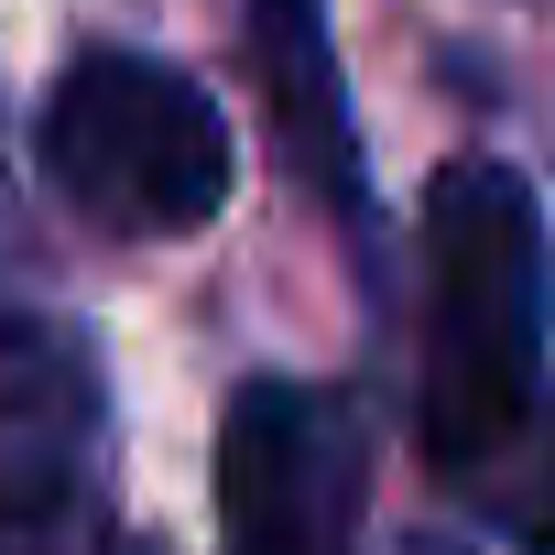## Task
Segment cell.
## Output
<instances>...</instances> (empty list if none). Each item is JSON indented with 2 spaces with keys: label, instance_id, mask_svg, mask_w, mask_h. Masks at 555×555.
Returning a JSON list of instances; mask_svg holds the SVG:
<instances>
[{
  "label": "cell",
  "instance_id": "cell-1",
  "mask_svg": "<svg viewBox=\"0 0 555 555\" xmlns=\"http://www.w3.org/2000/svg\"><path fill=\"white\" fill-rule=\"evenodd\" d=\"M544 327H555L544 207L512 164L457 153L425 185V382H414V425H425L436 479L479 490L490 457L544 414Z\"/></svg>",
  "mask_w": 555,
  "mask_h": 555
},
{
  "label": "cell",
  "instance_id": "cell-2",
  "mask_svg": "<svg viewBox=\"0 0 555 555\" xmlns=\"http://www.w3.org/2000/svg\"><path fill=\"white\" fill-rule=\"evenodd\" d=\"M55 196L109 240H185L229 207V120L218 99L131 44H88L34 131Z\"/></svg>",
  "mask_w": 555,
  "mask_h": 555
},
{
  "label": "cell",
  "instance_id": "cell-3",
  "mask_svg": "<svg viewBox=\"0 0 555 555\" xmlns=\"http://www.w3.org/2000/svg\"><path fill=\"white\" fill-rule=\"evenodd\" d=\"M360 414L317 382H240L218 414L229 555H360Z\"/></svg>",
  "mask_w": 555,
  "mask_h": 555
},
{
  "label": "cell",
  "instance_id": "cell-4",
  "mask_svg": "<svg viewBox=\"0 0 555 555\" xmlns=\"http://www.w3.org/2000/svg\"><path fill=\"white\" fill-rule=\"evenodd\" d=\"M99 360L55 317H0V555H66L99 479Z\"/></svg>",
  "mask_w": 555,
  "mask_h": 555
},
{
  "label": "cell",
  "instance_id": "cell-5",
  "mask_svg": "<svg viewBox=\"0 0 555 555\" xmlns=\"http://www.w3.org/2000/svg\"><path fill=\"white\" fill-rule=\"evenodd\" d=\"M250 88H261L272 142H284V175L327 196L338 218H360V120L327 55V0H250Z\"/></svg>",
  "mask_w": 555,
  "mask_h": 555
},
{
  "label": "cell",
  "instance_id": "cell-6",
  "mask_svg": "<svg viewBox=\"0 0 555 555\" xmlns=\"http://www.w3.org/2000/svg\"><path fill=\"white\" fill-rule=\"evenodd\" d=\"M468 501H479V512H490L522 555H555V392H544V414H533V425L490 457V479H479Z\"/></svg>",
  "mask_w": 555,
  "mask_h": 555
}]
</instances>
